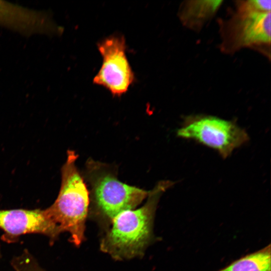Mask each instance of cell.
I'll return each mask as SVG.
<instances>
[{"label": "cell", "mask_w": 271, "mask_h": 271, "mask_svg": "<svg viewBox=\"0 0 271 271\" xmlns=\"http://www.w3.org/2000/svg\"><path fill=\"white\" fill-rule=\"evenodd\" d=\"M174 184L169 181L159 182L149 191L143 206L116 216L111 223V227L101 241V251L115 260L142 257L154 237V220L160 198Z\"/></svg>", "instance_id": "cell-1"}, {"label": "cell", "mask_w": 271, "mask_h": 271, "mask_svg": "<svg viewBox=\"0 0 271 271\" xmlns=\"http://www.w3.org/2000/svg\"><path fill=\"white\" fill-rule=\"evenodd\" d=\"M77 158L74 151H67L66 161L61 169V183L58 196L44 211L60 234L68 232L70 241L78 246L85 237L90 199L86 184L75 164Z\"/></svg>", "instance_id": "cell-2"}, {"label": "cell", "mask_w": 271, "mask_h": 271, "mask_svg": "<svg viewBox=\"0 0 271 271\" xmlns=\"http://www.w3.org/2000/svg\"><path fill=\"white\" fill-rule=\"evenodd\" d=\"M115 168L89 159L85 177L91 189V212L102 223H111L120 213L136 208L149 191L120 181Z\"/></svg>", "instance_id": "cell-3"}, {"label": "cell", "mask_w": 271, "mask_h": 271, "mask_svg": "<svg viewBox=\"0 0 271 271\" xmlns=\"http://www.w3.org/2000/svg\"><path fill=\"white\" fill-rule=\"evenodd\" d=\"M270 0L238 2L235 14L222 26V48L227 52L270 42Z\"/></svg>", "instance_id": "cell-4"}, {"label": "cell", "mask_w": 271, "mask_h": 271, "mask_svg": "<svg viewBox=\"0 0 271 271\" xmlns=\"http://www.w3.org/2000/svg\"><path fill=\"white\" fill-rule=\"evenodd\" d=\"M177 134L217 150L224 159L249 140L246 131L235 122L212 116L187 117Z\"/></svg>", "instance_id": "cell-5"}, {"label": "cell", "mask_w": 271, "mask_h": 271, "mask_svg": "<svg viewBox=\"0 0 271 271\" xmlns=\"http://www.w3.org/2000/svg\"><path fill=\"white\" fill-rule=\"evenodd\" d=\"M102 63L93 83L108 89L114 96L125 93L134 76L126 55V43L122 35H113L98 44Z\"/></svg>", "instance_id": "cell-6"}, {"label": "cell", "mask_w": 271, "mask_h": 271, "mask_svg": "<svg viewBox=\"0 0 271 271\" xmlns=\"http://www.w3.org/2000/svg\"><path fill=\"white\" fill-rule=\"evenodd\" d=\"M0 27L25 37L38 34L52 37L62 32L50 10H34L5 1H0Z\"/></svg>", "instance_id": "cell-7"}, {"label": "cell", "mask_w": 271, "mask_h": 271, "mask_svg": "<svg viewBox=\"0 0 271 271\" xmlns=\"http://www.w3.org/2000/svg\"><path fill=\"white\" fill-rule=\"evenodd\" d=\"M0 229L2 239L11 243L18 241L20 236L31 233L44 235L53 244L60 233L44 209H0Z\"/></svg>", "instance_id": "cell-8"}, {"label": "cell", "mask_w": 271, "mask_h": 271, "mask_svg": "<svg viewBox=\"0 0 271 271\" xmlns=\"http://www.w3.org/2000/svg\"><path fill=\"white\" fill-rule=\"evenodd\" d=\"M222 1H186L181 5L179 16L183 24L194 30H199L214 15Z\"/></svg>", "instance_id": "cell-9"}, {"label": "cell", "mask_w": 271, "mask_h": 271, "mask_svg": "<svg viewBox=\"0 0 271 271\" xmlns=\"http://www.w3.org/2000/svg\"><path fill=\"white\" fill-rule=\"evenodd\" d=\"M219 271H271L270 244L240 257Z\"/></svg>", "instance_id": "cell-10"}, {"label": "cell", "mask_w": 271, "mask_h": 271, "mask_svg": "<svg viewBox=\"0 0 271 271\" xmlns=\"http://www.w3.org/2000/svg\"><path fill=\"white\" fill-rule=\"evenodd\" d=\"M15 271H45L27 249L19 255L14 257L11 261Z\"/></svg>", "instance_id": "cell-11"}]
</instances>
